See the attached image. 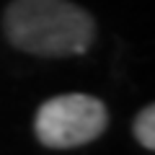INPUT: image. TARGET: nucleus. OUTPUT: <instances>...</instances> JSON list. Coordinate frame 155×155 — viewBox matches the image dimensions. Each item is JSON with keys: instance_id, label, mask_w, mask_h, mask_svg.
<instances>
[{"instance_id": "nucleus-3", "label": "nucleus", "mask_w": 155, "mask_h": 155, "mask_svg": "<svg viewBox=\"0 0 155 155\" xmlns=\"http://www.w3.org/2000/svg\"><path fill=\"white\" fill-rule=\"evenodd\" d=\"M134 137H137V142L142 145L145 150H155V106H145L142 111H140L137 116H134Z\"/></svg>"}, {"instance_id": "nucleus-1", "label": "nucleus", "mask_w": 155, "mask_h": 155, "mask_svg": "<svg viewBox=\"0 0 155 155\" xmlns=\"http://www.w3.org/2000/svg\"><path fill=\"white\" fill-rule=\"evenodd\" d=\"M3 28L16 49L39 57L83 54L96 36L91 13L70 0H13Z\"/></svg>"}, {"instance_id": "nucleus-2", "label": "nucleus", "mask_w": 155, "mask_h": 155, "mask_svg": "<svg viewBox=\"0 0 155 155\" xmlns=\"http://www.w3.org/2000/svg\"><path fill=\"white\" fill-rule=\"evenodd\" d=\"M106 124L109 111L101 98L88 93H62L39 106L34 132L41 145L65 150L93 142L106 132Z\"/></svg>"}]
</instances>
